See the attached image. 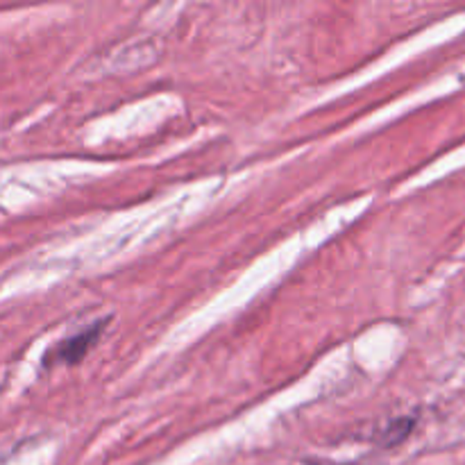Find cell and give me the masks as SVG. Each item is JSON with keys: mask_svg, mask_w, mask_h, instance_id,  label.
Here are the masks:
<instances>
[{"mask_svg": "<svg viewBox=\"0 0 465 465\" xmlns=\"http://www.w3.org/2000/svg\"><path fill=\"white\" fill-rule=\"evenodd\" d=\"M413 427H416V420H411V418H400V420H395L393 425L384 431V445L391 448V445L402 443V440L411 434Z\"/></svg>", "mask_w": 465, "mask_h": 465, "instance_id": "obj_2", "label": "cell"}, {"mask_svg": "<svg viewBox=\"0 0 465 465\" xmlns=\"http://www.w3.org/2000/svg\"><path fill=\"white\" fill-rule=\"evenodd\" d=\"M100 336V327H95V330H89V331H82V334L73 336V339L64 341L62 345H59L57 350V357L62 359L64 363H77L82 357H84L86 352H89L91 348H94L95 339Z\"/></svg>", "mask_w": 465, "mask_h": 465, "instance_id": "obj_1", "label": "cell"}, {"mask_svg": "<svg viewBox=\"0 0 465 465\" xmlns=\"http://www.w3.org/2000/svg\"><path fill=\"white\" fill-rule=\"evenodd\" d=\"M463 82H465V71H463Z\"/></svg>", "mask_w": 465, "mask_h": 465, "instance_id": "obj_3", "label": "cell"}]
</instances>
